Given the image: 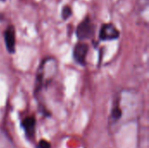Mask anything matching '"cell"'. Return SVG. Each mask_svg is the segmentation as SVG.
Here are the masks:
<instances>
[{
  "instance_id": "obj_1",
  "label": "cell",
  "mask_w": 149,
  "mask_h": 148,
  "mask_svg": "<svg viewBox=\"0 0 149 148\" xmlns=\"http://www.w3.org/2000/svg\"><path fill=\"white\" fill-rule=\"evenodd\" d=\"M58 70V63L53 58H46L40 64L37 71L35 92L39 91L48 83L52 81Z\"/></svg>"
},
{
  "instance_id": "obj_2",
  "label": "cell",
  "mask_w": 149,
  "mask_h": 148,
  "mask_svg": "<svg viewBox=\"0 0 149 148\" xmlns=\"http://www.w3.org/2000/svg\"><path fill=\"white\" fill-rule=\"evenodd\" d=\"M95 32V25L92 23L89 16H86L82 22H80L76 29L77 38L83 41L93 38Z\"/></svg>"
},
{
  "instance_id": "obj_3",
  "label": "cell",
  "mask_w": 149,
  "mask_h": 148,
  "mask_svg": "<svg viewBox=\"0 0 149 148\" xmlns=\"http://www.w3.org/2000/svg\"><path fill=\"white\" fill-rule=\"evenodd\" d=\"M120 31L113 24H104L100 31V39L102 41L114 40L120 38Z\"/></svg>"
},
{
  "instance_id": "obj_4",
  "label": "cell",
  "mask_w": 149,
  "mask_h": 148,
  "mask_svg": "<svg viewBox=\"0 0 149 148\" xmlns=\"http://www.w3.org/2000/svg\"><path fill=\"white\" fill-rule=\"evenodd\" d=\"M89 51V46L86 43H78L73 48V58L80 65H86V58Z\"/></svg>"
},
{
  "instance_id": "obj_5",
  "label": "cell",
  "mask_w": 149,
  "mask_h": 148,
  "mask_svg": "<svg viewBox=\"0 0 149 148\" xmlns=\"http://www.w3.org/2000/svg\"><path fill=\"white\" fill-rule=\"evenodd\" d=\"M4 42L6 45V49L9 53L15 52V45H16V37H15V28L13 25H9L3 33Z\"/></svg>"
},
{
  "instance_id": "obj_6",
  "label": "cell",
  "mask_w": 149,
  "mask_h": 148,
  "mask_svg": "<svg viewBox=\"0 0 149 148\" xmlns=\"http://www.w3.org/2000/svg\"><path fill=\"white\" fill-rule=\"evenodd\" d=\"M21 126L24 131L25 136L27 139L31 140L33 138L35 133V126H36V119L34 116L26 117L21 122Z\"/></svg>"
},
{
  "instance_id": "obj_7",
  "label": "cell",
  "mask_w": 149,
  "mask_h": 148,
  "mask_svg": "<svg viewBox=\"0 0 149 148\" xmlns=\"http://www.w3.org/2000/svg\"><path fill=\"white\" fill-rule=\"evenodd\" d=\"M122 115H123L122 110L120 109V106H119L118 102L116 101V102H115V104H114V105H113V109H112L111 118H112L113 121L117 122V121H119V120L121 119Z\"/></svg>"
},
{
  "instance_id": "obj_8",
  "label": "cell",
  "mask_w": 149,
  "mask_h": 148,
  "mask_svg": "<svg viewBox=\"0 0 149 148\" xmlns=\"http://www.w3.org/2000/svg\"><path fill=\"white\" fill-rule=\"evenodd\" d=\"M72 14V8L68 5H65L63 7L62 9V11H61V16H62V18L66 20L68 19Z\"/></svg>"
},
{
  "instance_id": "obj_9",
  "label": "cell",
  "mask_w": 149,
  "mask_h": 148,
  "mask_svg": "<svg viewBox=\"0 0 149 148\" xmlns=\"http://www.w3.org/2000/svg\"><path fill=\"white\" fill-rule=\"evenodd\" d=\"M37 148H52V145L50 142H48L47 140H41L38 146H37Z\"/></svg>"
}]
</instances>
